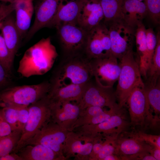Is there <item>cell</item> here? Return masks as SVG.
Here are the masks:
<instances>
[{
	"label": "cell",
	"mask_w": 160,
	"mask_h": 160,
	"mask_svg": "<svg viewBox=\"0 0 160 160\" xmlns=\"http://www.w3.org/2000/svg\"><path fill=\"white\" fill-rule=\"evenodd\" d=\"M58 55L50 37L43 38L25 51L17 71L27 78L43 75L52 68Z\"/></svg>",
	"instance_id": "1"
},
{
	"label": "cell",
	"mask_w": 160,
	"mask_h": 160,
	"mask_svg": "<svg viewBox=\"0 0 160 160\" xmlns=\"http://www.w3.org/2000/svg\"><path fill=\"white\" fill-rule=\"evenodd\" d=\"M119 60L121 71L115 93L118 104L120 108H122L134 87L143 80L133 47L129 50Z\"/></svg>",
	"instance_id": "2"
},
{
	"label": "cell",
	"mask_w": 160,
	"mask_h": 160,
	"mask_svg": "<svg viewBox=\"0 0 160 160\" xmlns=\"http://www.w3.org/2000/svg\"><path fill=\"white\" fill-rule=\"evenodd\" d=\"M71 56L60 68L52 86L85 84L93 76L90 60L77 55Z\"/></svg>",
	"instance_id": "3"
},
{
	"label": "cell",
	"mask_w": 160,
	"mask_h": 160,
	"mask_svg": "<svg viewBox=\"0 0 160 160\" xmlns=\"http://www.w3.org/2000/svg\"><path fill=\"white\" fill-rule=\"evenodd\" d=\"M51 87L50 83L44 81L7 88L0 92V107L28 106L47 95Z\"/></svg>",
	"instance_id": "4"
},
{
	"label": "cell",
	"mask_w": 160,
	"mask_h": 160,
	"mask_svg": "<svg viewBox=\"0 0 160 160\" xmlns=\"http://www.w3.org/2000/svg\"><path fill=\"white\" fill-rule=\"evenodd\" d=\"M52 107V103L48 94L28 106V118L12 153H17L28 140L50 120Z\"/></svg>",
	"instance_id": "5"
},
{
	"label": "cell",
	"mask_w": 160,
	"mask_h": 160,
	"mask_svg": "<svg viewBox=\"0 0 160 160\" xmlns=\"http://www.w3.org/2000/svg\"><path fill=\"white\" fill-rule=\"evenodd\" d=\"M126 102L128 106L131 126L145 128L150 124L154 126L157 121L151 115L143 81L133 88Z\"/></svg>",
	"instance_id": "6"
},
{
	"label": "cell",
	"mask_w": 160,
	"mask_h": 160,
	"mask_svg": "<svg viewBox=\"0 0 160 160\" xmlns=\"http://www.w3.org/2000/svg\"><path fill=\"white\" fill-rule=\"evenodd\" d=\"M122 109L107 120L99 124L83 126L73 131L87 136L104 137L116 139L121 133L127 131L131 126L126 120Z\"/></svg>",
	"instance_id": "7"
},
{
	"label": "cell",
	"mask_w": 160,
	"mask_h": 160,
	"mask_svg": "<svg viewBox=\"0 0 160 160\" xmlns=\"http://www.w3.org/2000/svg\"><path fill=\"white\" fill-rule=\"evenodd\" d=\"M103 137L81 135L74 131H68L63 144L62 153L66 160H89L94 144Z\"/></svg>",
	"instance_id": "8"
},
{
	"label": "cell",
	"mask_w": 160,
	"mask_h": 160,
	"mask_svg": "<svg viewBox=\"0 0 160 160\" xmlns=\"http://www.w3.org/2000/svg\"><path fill=\"white\" fill-rule=\"evenodd\" d=\"M68 132L63 129L51 118L26 142L24 146L28 145L41 144L63 156V146Z\"/></svg>",
	"instance_id": "9"
},
{
	"label": "cell",
	"mask_w": 160,
	"mask_h": 160,
	"mask_svg": "<svg viewBox=\"0 0 160 160\" xmlns=\"http://www.w3.org/2000/svg\"><path fill=\"white\" fill-rule=\"evenodd\" d=\"M108 29L111 54L120 60L133 47L135 29L123 20L113 22L106 25Z\"/></svg>",
	"instance_id": "10"
},
{
	"label": "cell",
	"mask_w": 160,
	"mask_h": 160,
	"mask_svg": "<svg viewBox=\"0 0 160 160\" xmlns=\"http://www.w3.org/2000/svg\"><path fill=\"white\" fill-rule=\"evenodd\" d=\"M90 61L92 76L96 83L103 87H113L118 80L121 71L118 59L111 54L108 57Z\"/></svg>",
	"instance_id": "11"
},
{
	"label": "cell",
	"mask_w": 160,
	"mask_h": 160,
	"mask_svg": "<svg viewBox=\"0 0 160 160\" xmlns=\"http://www.w3.org/2000/svg\"><path fill=\"white\" fill-rule=\"evenodd\" d=\"M85 51L89 60L106 57L112 54L107 26L101 23L88 32Z\"/></svg>",
	"instance_id": "12"
},
{
	"label": "cell",
	"mask_w": 160,
	"mask_h": 160,
	"mask_svg": "<svg viewBox=\"0 0 160 160\" xmlns=\"http://www.w3.org/2000/svg\"><path fill=\"white\" fill-rule=\"evenodd\" d=\"M113 87H104L89 82L79 104L82 110L91 106L109 108L119 106Z\"/></svg>",
	"instance_id": "13"
},
{
	"label": "cell",
	"mask_w": 160,
	"mask_h": 160,
	"mask_svg": "<svg viewBox=\"0 0 160 160\" xmlns=\"http://www.w3.org/2000/svg\"><path fill=\"white\" fill-rule=\"evenodd\" d=\"M57 29L63 48L71 55L85 48L89 32L71 24L62 25Z\"/></svg>",
	"instance_id": "14"
},
{
	"label": "cell",
	"mask_w": 160,
	"mask_h": 160,
	"mask_svg": "<svg viewBox=\"0 0 160 160\" xmlns=\"http://www.w3.org/2000/svg\"><path fill=\"white\" fill-rule=\"evenodd\" d=\"M82 110L79 103L75 101L52 103L51 119L63 130L72 131Z\"/></svg>",
	"instance_id": "15"
},
{
	"label": "cell",
	"mask_w": 160,
	"mask_h": 160,
	"mask_svg": "<svg viewBox=\"0 0 160 160\" xmlns=\"http://www.w3.org/2000/svg\"><path fill=\"white\" fill-rule=\"evenodd\" d=\"M121 133L115 140L117 155L121 160H134L142 153L149 152L153 147L146 143Z\"/></svg>",
	"instance_id": "16"
},
{
	"label": "cell",
	"mask_w": 160,
	"mask_h": 160,
	"mask_svg": "<svg viewBox=\"0 0 160 160\" xmlns=\"http://www.w3.org/2000/svg\"><path fill=\"white\" fill-rule=\"evenodd\" d=\"M103 18L99 0H82L77 18L78 25L89 32Z\"/></svg>",
	"instance_id": "17"
},
{
	"label": "cell",
	"mask_w": 160,
	"mask_h": 160,
	"mask_svg": "<svg viewBox=\"0 0 160 160\" xmlns=\"http://www.w3.org/2000/svg\"><path fill=\"white\" fill-rule=\"evenodd\" d=\"M82 0H60L56 14L47 27L56 28L66 24H77Z\"/></svg>",
	"instance_id": "18"
},
{
	"label": "cell",
	"mask_w": 160,
	"mask_h": 160,
	"mask_svg": "<svg viewBox=\"0 0 160 160\" xmlns=\"http://www.w3.org/2000/svg\"><path fill=\"white\" fill-rule=\"evenodd\" d=\"M60 0H40L35 9L33 23L27 36L29 39L43 28L47 27L57 12Z\"/></svg>",
	"instance_id": "19"
},
{
	"label": "cell",
	"mask_w": 160,
	"mask_h": 160,
	"mask_svg": "<svg viewBox=\"0 0 160 160\" xmlns=\"http://www.w3.org/2000/svg\"><path fill=\"white\" fill-rule=\"evenodd\" d=\"M88 83L83 84H70L60 87L51 86L48 95L54 103L64 101H75L79 103Z\"/></svg>",
	"instance_id": "20"
},
{
	"label": "cell",
	"mask_w": 160,
	"mask_h": 160,
	"mask_svg": "<svg viewBox=\"0 0 160 160\" xmlns=\"http://www.w3.org/2000/svg\"><path fill=\"white\" fill-rule=\"evenodd\" d=\"M17 153L22 160H66L63 155L41 144L26 145Z\"/></svg>",
	"instance_id": "21"
},
{
	"label": "cell",
	"mask_w": 160,
	"mask_h": 160,
	"mask_svg": "<svg viewBox=\"0 0 160 160\" xmlns=\"http://www.w3.org/2000/svg\"><path fill=\"white\" fill-rule=\"evenodd\" d=\"M123 20L135 29L147 15V9L143 1L138 0H124L122 8Z\"/></svg>",
	"instance_id": "22"
},
{
	"label": "cell",
	"mask_w": 160,
	"mask_h": 160,
	"mask_svg": "<svg viewBox=\"0 0 160 160\" xmlns=\"http://www.w3.org/2000/svg\"><path fill=\"white\" fill-rule=\"evenodd\" d=\"M33 0H14L15 23L21 38L26 33L30 25L34 11Z\"/></svg>",
	"instance_id": "23"
},
{
	"label": "cell",
	"mask_w": 160,
	"mask_h": 160,
	"mask_svg": "<svg viewBox=\"0 0 160 160\" xmlns=\"http://www.w3.org/2000/svg\"><path fill=\"white\" fill-rule=\"evenodd\" d=\"M0 28L7 46L14 59L21 37L16 25L15 20L11 14L0 23Z\"/></svg>",
	"instance_id": "24"
},
{
	"label": "cell",
	"mask_w": 160,
	"mask_h": 160,
	"mask_svg": "<svg viewBox=\"0 0 160 160\" xmlns=\"http://www.w3.org/2000/svg\"><path fill=\"white\" fill-rule=\"evenodd\" d=\"M135 28V37L139 58L140 71L141 76L145 79L148 68L146 28L142 23L139 25Z\"/></svg>",
	"instance_id": "25"
},
{
	"label": "cell",
	"mask_w": 160,
	"mask_h": 160,
	"mask_svg": "<svg viewBox=\"0 0 160 160\" xmlns=\"http://www.w3.org/2000/svg\"><path fill=\"white\" fill-rule=\"evenodd\" d=\"M104 15V23L123 20L122 8L124 0H99Z\"/></svg>",
	"instance_id": "26"
},
{
	"label": "cell",
	"mask_w": 160,
	"mask_h": 160,
	"mask_svg": "<svg viewBox=\"0 0 160 160\" xmlns=\"http://www.w3.org/2000/svg\"><path fill=\"white\" fill-rule=\"evenodd\" d=\"M157 44L150 64L147 70L145 82L155 83L160 76V33L158 31L156 35Z\"/></svg>",
	"instance_id": "27"
},
{
	"label": "cell",
	"mask_w": 160,
	"mask_h": 160,
	"mask_svg": "<svg viewBox=\"0 0 160 160\" xmlns=\"http://www.w3.org/2000/svg\"><path fill=\"white\" fill-rule=\"evenodd\" d=\"M144 84L146 97L150 108L153 110L156 117L158 118L157 115L160 113V78L156 83L145 82Z\"/></svg>",
	"instance_id": "28"
},
{
	"label": "cell",
	"mask_w": 160,
	"mask_h": 160,
	"mask_svg": "<svg viewBox=\"0 0 160 160\" xmlns=\"http://www.w3.org/2000/svg\"><path fill=\"white\" fill-rule=\"evenodd\" d=\"M22 131H12L9 135L0 137V157L12 153L19 141Z\"/></svg>",
	"instance_id": "29"
},
{
	"label": "cell",
	"mask_w": 160,
	"mask_h": 160,
	"mask_svg": "<svg viewBox=\"0 0 160 160\" xmlns=\"http://www.w3.org/2000/svg\"><path fill=\"white\" fill-rule=\"evenodd\" d=\"M105 110L103 108L97 106H89L82 110L73 127L72 131L79 127L88 125L93 118Z\"/></svg>",
	"instance_id": "30"
},
{
	"label": "cell",
	"mask_w": 160,
	"mask_h": 160,
	"mask_svg": "<svg viewBox=\"0 0 160 160\" xmlns=\"http://www.w3.org/2000/svg\"><path fill=\"white\" fill-rule=\"evenodd\" d=\"M123 133L127 136L133 137L145 142L153 147L160 148V136L148 134L140 131L131 132L127 131Z\"/></svg>",
	"instance_id": "31"
},
{
	"label": "cell",
	"mask_w": 160,
	"mask_h": 160,
	"mask_svg": "<svg viewBox=\"0 0 160 160\" xmlns=\"http://www.w3.org/2000/svg\"><path fill=\"white\" fill-rule=\"evenodd\" d=\"M20 106L9 105L2 107L4 116L10 126L12 131L19 130L18 128V113Z\"/></svg>",
	"instance_id": "32"
},
{
	"label": "cell",
	"mask_w": 160,
	"mask_h": 160,
	"mask_svg": "<svg viewBox=\"0 0 160 160\" xmlns=\"http://www.w3.org/2000/svg\"><path fill=\"white\" fill-rule=\"evenodd\" d=\"M13 60L2 34H0V62L10 74Z\"/></svg>",
	"instance_id": "33"
},
{
	"label": "cell",
	"mask_w": 160,
	"mask_h": 160,
	"mask_svg": "<svg viewBox=\"0 0 160 160\" xmlns=\"http://www.w3.org/2000/svg\"><path fill=\"white\" fill-rule=\"evenodd\" d=\"M147 15L156 24L160 23V0H145Z\"/></svg>",
	"instance_id": "34"
},
{
	"label": "cell",
	"mask_w": 160,
	"mask_h": 160,
	"mask_svg": "<svg viewBox=\"0 0 160 160\" xmlns=\"http://www.w3.org/2000/svg\"><path fill=\"white\" fill-rule=\"evenodd\" d=\"M145 31L147 49V62L148 68L155 49L157 40L156 35L152 28L146 29Z\"/></svg>",
	"instance_id": "35"
},
{
	"label": "cell",
	"mask_w": 160,
	"mask_h": 160,
	"mask_svg": "<svg viewBox=\"0 0 160 160\" xmlns=\"http://www.w3.org/2000/svg\"><path fill=\"white\" fill-rule=\"evenodd\" d=\"M115 140L104 146L92 160H103L105 157L111 154L118 156L117 146Z\"/></svg>",
	"instance_id": "36"
},
{
	"label": "cell",
	"mask_w": 160,
	"mask_h": 160,
	"mask_svg": "<svg viewBox=\"0 0 160 160\" xmlns=\"http://www.w3.org/2000/svg\"><path fill=\"white\" fill-rule=\"evenodd\" d=\"M28 106H20L18 113V128L22 131L26 124L29 115Z\"/></svg>",
	"instance_id": "37"
},
{
	"label": "cell",
	"mask_w": 160,
	"mask_h": 160,
	"mask_svg": "<svg viewBox=\"0 0 160 160\" xmlns=\"http://www.w3.org/2000/svg\"><path fill=\"white\" fill-rule=\"evenodd\" d=\"M12 132L10 126L4 116L2 108H0V137L8 135Z\"/></svg>",
	"instance_id": "38"
},
{
	"label": "cell",
	"mask_w": 160,
	"mask_h": 160,
	"mask_svg": "<svg viewBox=\"0 0 160 160\" xmlns=\"http://www.w3.org/2000/svg\"><path fill=\"white\" fill-rule=\"evenodd\" d=\"M15 10L13 2L0 4V23Z\"/></svg>",
	"instance_id": "39"
},
{
	"label": "cell",
	"mask_w": 160,
	"mask_h": 160,
	"mask_svg": "<svg viewBox=\"0 0 160 160\" xmlns=\"http://www.w3.org/2000/svg\"><path fill=\"white\" fill-rule=\"evenodd\" d=\"M10 73L6 70L0 62V86L4 85L8 82Z\"/></svg>",
	"instance_id": "40"
},
{
	"label": "cell",
	"mask_w": 160,
	"mask_h": 160,
	"mask_svg": "<svg viewBox=\"0 0 160 160\" xmlns=\"http://www.w3.org/2000/svg\"><path fill=\"white\" fill-rule=\"evenodd\" d=\"M0 160H22V159L17 153H12L0 157Z\"/></svg>",
	"instance_id": "41"
},
{
	"label": "cell",
	"mask_w": 160,
	"mask_h": 160,
	"mask_svg": "<svg viewBox=\"0 0 160 160\" xmlns=\"http://www.w3.org/2000/svg\"><path fill=\"white\" fill-rule=\"evenodd\" d=\"M150 153L156 160H160V148L153 147L150 151Z\"/></svg>",
	"instance_id": "42"
},
{
	"label": "cell",
	"mask_w": 160,
	"mask_h": 160,
	"mask_svg": "<svg viewBox=\"0 0 160 160\" xmlns=\"http://www.w3.org/2000/svg\"><path fill=\"white\" fill-rule=\"evenodd\" d=\"M120 158L117 155L111 154L105 157L103 160H119Z\"/></svg>",
	"instance_id": "43"
},
{
	"label": "cell",
	"mask_w": 160,
	"mask_h": 160,
	"mask_svg": "<svg viewBox=\"0 0 160 160\" xmlns=\"http://www.w3.org/2000/svg\"><path fill=\"white\" fill-rule=\"evenodd\" d=\"M4 1H7L9 2H13L14 0H2Z\"/></svg>",
	"instance_id": "44"
},
{
	"label": "cell",
	"mask_w": 160,
	"mask_h": 160,
	"mask_svg": "<svg viewBox=\"0 0 160 160\" xmlns=\"http://www.w3.org/2000/svg\"><path fill=\"white\" fill-rule=\"evenodd\" d=\"M139 0L140 1H144L143 2H144L145 0Z\"/></svg>",
	"instance_id": "45"
}]
</instances>
